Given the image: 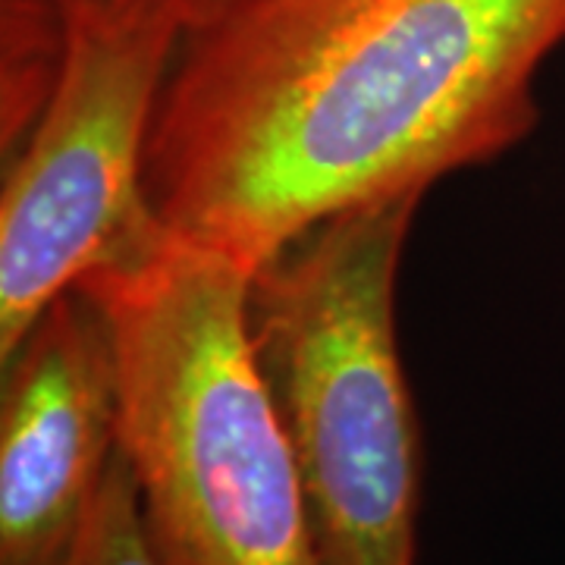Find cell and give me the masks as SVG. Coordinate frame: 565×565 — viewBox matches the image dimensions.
Here are the masks:
<instances>
[{
  "label": "cell",
  "mask_w": 565,
  "mask_h": 565,
  "mask_svg": "<svg viewBox=\"0 0 565 565\" xmlns=\"http://www.w3.org/2000/svg\"><path fill=\"white\" fill-rule=\"evenodd\" d=\"M563 44L565 0H214L163 85L151 211L255 270L321 221L527 139Z\"/></svg>",
  "instance_id": "6da1fadb"
},
{
  "label": "cell",
  "mask_w": 565,
  "mask_h": 565,
  "mask_svg": "<svg viewBox=\"0 0 565 565\" xmlns=\"http://www.w3.org/2000/svg\"><path fill=\"white\" fill-rule=\"evenodd\" d=\"M243 264L167 233L79 282L120 364V452L163 565H315L302 487L248 337Z\"/></svg>",
  "instance_id": "7a4b0ae2"
},
{
  "label": "cell",
  "mask_w": 565,
  "mask_h": 565,
  "mask_svg": "<svg viewBox=\"0 0 565 565\" xmlns=\"http://www.w3.org/2000/svg\"><path fill=\"white\" fill-rule=\"evenodd\" d=\"M422 199L321 221L248 277V337L292 449L315 565H418L422 430L396 286Z\"/></svg>",
  "instance_id": "3957f363"
},
{
  "label": "cell",
  "mask_w": 565,
  "mask_h": 565,
  "mask_svg": "<svg viewBox=\"0 0 565 565\" xmlns=\"http://www.w3.org/2000/svg\"><path fill=\"white\" fill-rule=\"evenodd\" d=\"M189 22L177 7L95 10L70 0L61 73L3 158L0 355L88 274L167 239L145 161Z\"/></svg>",
  "instance_id": "277c9868"
},
{
  "label": "cell",
  "mask_w": 565,
  "mask_h": 565,
  "mask_svg": "<svg viewBox=\"0 0 565 565\" xmlns=\"http://www.w3.org/2000/svg\"><path fill=\"white\" fill-rule=\"evenodd\" d=\"M0 364V565H63L120 452V364L104 308L66 289Z\"/></svg>",
  "instance_id": "5b68a950"
},
{
  "label": "cell",
  "mask_w": 565,
  "mask_h": 565,
  "mask_svg": "<svg viewBox=\"0 0 565 565\" xmlns=\"http://www.w3.org/2000/svg\"><path fill=\"white\" fill-rule=\"evenodd\" d=\"M70 0H0V151L25 139L61 73Z\"/></svg>",
  "instance_id": "8992f818"
},
{
  "label": "cell",
  "mask_w": 565,
  "mask_h": 565,
  "mask_svg": "<svg viewBox=\"0 0 565 565\" xmlns=\"http://www.w3.org/2000/svg\"><path fill=\"white\" fill-rule=\"evenodd\" d=\"M63 565H163L141 519L132 471L117 452L79 541Z\"/></svg>",
  "instance_id": "52a82bcc"
},
{
  "label": "cell",
  "mask_w": 565,
  "mask_h": 565,
  "mask_svg": "<svg viewBox=\"0 0 565 565\" xmlns=\"http://www.w3.org/2000/svg\"><path fill=\"white\" fill-rule=\"evenodd\" d=\"M82 7H95V10H139V7H177L182 13H189L192 20H199L204 10L214 0H73Z\"/></svg>",
  "instance_id": "ba28073f"
}]
</instances>
